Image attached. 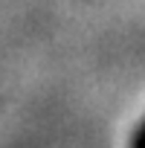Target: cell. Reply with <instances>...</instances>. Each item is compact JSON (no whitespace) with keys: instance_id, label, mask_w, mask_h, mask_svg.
Here are the masks:
<instances>
[{"instance_id":"1","label":"cell","mask_w":145,"mask_h":148,"mask_svg":"<svg viewBox=\"0 0 145 148\" xmlns=\"http://www.w3.org/2000/svg\"><path fill=\"white\" fill-rule=\"evenodd\" d=\"M128 148H145V119L136 125V131H133V136H131V145Z\"/></svg>"}]
</instances>
